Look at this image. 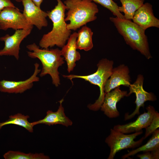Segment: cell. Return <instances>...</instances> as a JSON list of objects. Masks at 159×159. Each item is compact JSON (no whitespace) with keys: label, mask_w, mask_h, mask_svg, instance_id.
Segmentation results:
<instances>
[{"label":"cell","mask_w":159,"mask_h":159,"mask_svg":"<svg viewBox=\"0 0 159 159\" xmlns=\"http://www.w3.org/2000/svg\"><path fill=\"white\" fill-rule=\"evenodd\" d=\"M57 4L50 11H47V17L52 21V30L44 34L39 45L42 48H48L56 46L62 48L71 34V30L67 28L65 20L66 7L61 0H57Z\"/></svg>","instance_id":"1"},{"label":"cell","mask_w":159,"mask_h":159,"mask_svg":"<svg viewBox=\"0 0 159 159\" xmlns=\"http://www.w3.org/2000/svg\"><path fill=\"white\" fill-rule=\"evenodd\" d=\"M26 48L29 51L27 52L28 56L33 59H38L42 63V69L40 76L42 77L47 74L49 75L53 84L56 87H58L60 83L58 69L64 63L61 50L58 48L41 49L35 43L27 45Z\"/></svg>","instance_id":"2"},{"label":"cell","mask_w":159,"mask_h":159,"mask_svg":"<svg viewBox=\"0 0 159 159\" xmlns=\"http://www.w3.org/2000/svg\"><path fill=\"white\" fill-rule=\"evenodd\" d=\"M110 19L127 44L133 49L140 52L147 59L152 58L145 30L131 20L117 17H110Z\"/></svg>","instance_id":"3"},{"label":"cell","mask_w":159,"mask_h":159,"mask_svg":"<svg viewBox=\"0 0 159 159\" xmlns=\"http://www.w3.org/2000/svg\"><path fill=\"white\" fill-rule=\"evenodd\" d=\"M64 3L68 10L65 20L69 21V30H76L97 18L99 9L92 0H66Z\"/></svg>","instance_id":"4"},{"label":"cell","mask_w":159,"mask_h":159,"mask_svg":"<svg viewBox=\"0 0 159 159\" xmlns=\"http://www.w3.org/2000/svg\"><path fill=\"white\" fill-rule=\"evenodd\" d=\"M113 61L106 58L100 60L97 66V69L95 72L87 75H79L74 74L63 75V77L71 81L74 78H80L88 81L92 84L97 86L100 90V94L98 99L92 104H90L87 107L93 111H97L100 109L103 102L105 95V86L107 81L110 76L113 68Z\"/></svg>","instance_id":"5"},{"label":"cell","mask_w":159,"mask_h":159,"mask_svg":"<svg viewBox=\"0 0 159 159\" xmlns=\"http://www.w3.org/2000/svg\"><path fill=\"white\" fill-rule=\"evenodd\" d=\"M143 131L126 134L113 129H111L110 134L106 138L105 143L110 148L108 159H113L116 153L122 150L128 148H135L139 146L144 140V136L139 140H134L142 134Z\"/></svg>","instance_id":"6"},{"label":"cell","mask_w":159,"mask_h":159,"mask_svg":"<svg viewBox=\"0 0 159 159\" xmlns=\"http://www.w3.org/2000/svg\"><path fill=\"white\" fill-rule=\"evenodd\" d=\"M33 26L26 20L23 13L16 7H7L0 13V29L16 30L32 29Z\"/></svg>","instance_id":"7"},{"label":"cell","mask_w":159,"mask_h":159,"mask_svg":"<svg viewBox=\"0 0 159 159\" xmlns=\"http://www.w3.org/2000/svg\"><path fill=\"white\" fill-rule=\"evenodd\" d=\"M144 80L143 76L142 74H138L135 82L131 84L129 87V92L127 93V97L133 93L135 94L136 98L135 103L136 106L134 111L130 115L128 113L125 114L124 116L125 120L132 119L136 115H139L140 114V107H144V103L148 101H154L157 100L156 96L153 93L148 92L144 90L143 87Z\"/></svg>","instance_id":"8"},{"label":"cell","mask_w":159,"mask_h":159,"mask_svg":"<svg viewBox=\"0 0 159 159\" xmlns=\"http://www.w3.org/2000/svg\"><path fill=\"white\" fill-rule=\"evenodd\" d=\"M32 30L18 29L16 30L11 35L6 34L1 37L0 40L4 42V46L0 50V56H13L18 60L20 44L24 39L30 34Z\"/></svg>","instance_id":"9"},{"label":"cell","mask_w":159,"mask_h":159,"mask_svg":"<svg viewBox=\"0 0 159 159\" xmlns=\"http://www.w3.org/2000/svg\"><path fill=\"white\" fill-rule=\"evenodd\" d=\"M34 70L33 74L28 79L23 81H12L3 80L0 81V91L9 93H21L32 87L34 82L39 81L37 76L41 71L39 68V64H34Z\"/></svg>","instance_id":"10"},{"label":"cell","mask_w":159,"mask_h":159,"mask_svg":"<svg viewBox=\"0 0 159 159\" xmlns=\"http://www.w3.org/2000/svg\"><path fill=\"white\" fill-rule=\"evenodd\" d=\"M23 14L28 22L39 30L48 25L47 12L37 6L31 0H22Z\"/></svg>","instance_id":"11"},{"label":"cell","mask_w":159,"mask_h":159,"mask_svg":"<svg viewBox=\"0 0 159 159\" xmlns=\"http://www.w3.org/2000/svg\"><path fill=\"white\" fill-rule=\"evenodd\" d=\"M147 112L139 115L135 121L123 125H115L113 129L125 134L134 133L145 128L151 123L156 111L154 107L149 105L146 108Z\"/></svg>","instance_id":"12"},{"label":"cell","mask_w":159,"mask_h":159,"mask_svg":"<svg viewBox=\"0 0 159 159\" xmlns=\"http://www.w3.org/2000/svg\"><path fill=\"white\" fill-rule=\"evenodd\" d=\"M127 91L122 90L120 87L105 93L100 109L109 118H115L120 116L117 104L122 98L127 97Z\"/></svg>","instance_id":"13"},{"label":"cell","mask_w":159,"mask_h":159,"mask_svg":"<svg viewBox=\"0 0 159 159\" xmlns=\"http://www.w3.org/2000/svg\"><path fill=\"white\" fill-rule=\"evenodd\" d=\"M152 7L149 3L144 4L135 11L132 19L145 31L151 27L159 28V20L155 16Z\"/></svg>","instance_id":"14"},{"label":"cell","mask_w":159,"mask_h":159,"mask_svg":"<svg viewBox=\"0 0 159 159\" xmlns=\"http://www.w3.org/2000/svg\"><path fill=\"white\" fill-rule=\"evenodd\" d=\"M128 67L122 64L113 68L112 74L106 83L104 92H109L115 88L123 85L129 87L131 84V79Z\"/></svg>","instance_id":"15"},{"label":"cell","mask_w":159,"mask_h":159,"mask_svg":"<svg viewBox=\"0 0 159 159\" xmlns=\"http://www.w3.org/2000/svg\"><path fill=\"white\" fill-rule=\"evenodd\" d=\"M77 36V33L76 32L71 34L67 44L61 50V55L66 62L67 70L69 73L73 70L76 65V62L81 58L80 53L77 51L76 40Z\"/></svg>","instance_id":"16"},{"label":"cell","mask_w":159,"mask_h":159,"mask_svg":"<svg viewBox=\"0 0 159 159\" xmlns=\"http://www.w3.org/2000/svg\"><path fill=\"white\" fill-rule=\"evenodd\" d=\"M64 99L59 101L60 104L58 109L55 112L52 110H48L46 116L43 119L31 122L34 125L40 124H43L49 126L57 124H60L66 127L72 125V121L67 117L64 113V108L62 105Z\"/></svg>","instance_id":"17"},{"label":"cell","mask_w":159,"mask_h":159,"mask_svg":"<svg viewBox=\"0 0 159 159\" xmlns=\"http://www.w3.org/2000/svg\"><path fill=\"white\" fill-rule=\"evenodd\" d=\"M93 32L86 26H83L77 33L76 40L77 49L88 51L91 50L93 45L92 42Z\"/></svg>","instance_id":"18"},{"label":"cell","mask_w":159,"mask_h":159,"mask_svg":"<svg viewBox=\"0 0 159 159\" xmlns=\"http://www.w3.org/2000/svg\"><path fill=\"white\" fill-rule=\"evenodd\" d=\"M151 138L145 145L139 148L129 151L122 157V158L125 159L130 156H133L141 152H143L151 151L159 148V129H157L152 134Z\"/></svg>","instance_id":"19"},{"label":"cell","mask_w":159,"mask_h":159,"mask_svg":"<svg viewBox=\"0 0 159 159\" xmlns=\"http://www.w3.org/2000/svg\"><path fill=\"white\" fill-rule=\"evenodd\" d=\"M122 6H119V10L124 14V18L132 19L135 11L143 4L144 0H120Z\"/></svg>","instance_id":"20"},{"label":"cell","mask_w":159,"mask_h":159,"mask_svg":"<svg viewBox=\"0 0 159 159\" xmlns=\"http://www.w3.org/2000/svg\"><path fill=\"white\" fill-rule=\"evenodd\" d=\"M29 117V115H25L20 113H18L13 115L9 116V119L7 120L0 122V130L5 125L13 124L21 126L30 132H33L34 126L28 120Z\"/></svg>","instance_id":"21"},{"label":"cell","mask_w":159,"mask_h":159,"mask_svg":"<svg viewBox=\"0 0 159 159\" xmlns=\"http://www.w3.org/2000/svg\"><path fill=\"white\" fill-rule=\"evenodd\" d=\"M5 159H48L49 157L43 153H26L18 151L10 150L3 155Z\"/></svg>","instance_id":"22"},{"label":"cell","mask_w":159,"mask_h":159,"mask_svg":"<svg viewBox=\"0 0 159 159\" xmlns=\"http://www.w3.org/2000/svg\"><path fill=\"white\" fill-rule=\"evenodd\" d=\"M109 10L113 14L121 19H125L123 15L119 10V6L112 0H92Z\"/></svg>","instance_id":"23"},{"label":"cell","mask_w":159,"mask_h":159,"mask_svg":"<svg viewBox=\"0 0 159 159\" xmlns=\"http://www.w3.org/2000/svg\"><path fill=\"white\" fill-rule=\"evenodd\" d=\"M159 127V113L155 111L153 120L150 125L145 129L144 139L147 138Z\"/></svg>","instance_id":"24"},{"label":"cell","mask_w":159,"mask_h":159,"mask_svg":"<svg viewBox=\"0 0 159 159\" xmlns=\"http://www.w3.org/2000/svg\"><path fill=\"white\" fill-rule=\"evenodd\" d=\"M142 154H138L137 156L140 159H158L159 148L151 151L143 152Z\"/></svg>","instance_id":"25"},{"label":"cell","mask_w":159,"mask_h":159,"mask_svg":"<svg viewBox=\"0 0 159 159\" xmlns=\"http://www.w3.org/2000/svg\"><path fill=\"white\" fill-rule=\"evenodd\" d=\"M15 7L11 0H0V13L5 8Z\"/></svg>","instance_id":"26"},{"label":"cell","mask_w":159,"mask_h":159,"mask_svg":"<svg viewBox=\"0 0 159 159\" xmlns=\"http://www.w3.org/2000/svg\"><path fill=\"white\" fill-rule=\"evenodd\" d=\"M32 2L39 7L40 8L41 3L43 0H31Z\"/></svg>","instance_id":"27"},{"label":"cell","mask_w":159,"mask_h":159,"mask_svg":"<svg viewBox=\"0 0 159 159\" xmlns=\"http://www.w3.org/2000/svg\"><path fill=\"white\" fill-rule=\"evenodd\" d=\"M18 2H22V0H14Z\"/></svg>","instance_id":"28"}]
</instances>
